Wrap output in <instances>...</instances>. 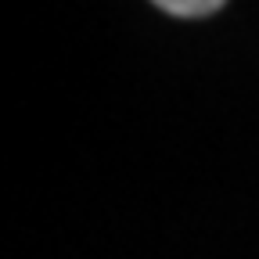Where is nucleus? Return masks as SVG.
Returning <instances> with one entry per match:
<instances>
[{
  "label": "nucleus",
  "mask_w": 259,
  "mask_h": 259,
  "mask_svg": "<svg viewBox=\"0 0 259 259\" xmlns=\"http://www.w3.org/2000/svg\"><path fill=\"white\" fill-rule=\"evenodd\" d=\"M220 8H223L220 0H162L158 4V11H166L173 18H202V15H212Z\"/></svg>",
  "instance_id": "1"
}]
</instances>
